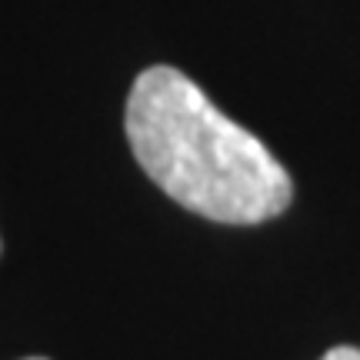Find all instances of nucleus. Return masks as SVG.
I'll return each instance as SVG.
<instances>
[{
	"label": "nucleus",
	"mask_w": 360,
	"mask_h": 360,
	"mask_svg": "<svg viewBox=\"0 0 360 360\" xmlns=\"http://www.w3.org/2000/svg\"><path fill=\"white\" fill-rule=\"evenodd\" d=\"M124 127L143 174L200 217L250 227L290 207L294 184L281 160L174 67L134 80Z\"/></svg>",
	"instance_id": "f257e3e1"
},
{
	"label": "nucleus",
	"mask_w": 360,
	"mask_h": 360,
	"mask_svg": "<svg viewBox=\"0 0 360 360\" xmlns=\"http://www.w3.org/2000/svg\"><path fill=\"white\" fill-rule=\"evenodd\" d=\"M321 360H360V350L357 347H334V350H327Z\"/></svg>",
	"instance_id": "f03ea898"
},
{
	"label": "nucleus",
	"mask_w": 360,
	"mask_h": 360,
	"mask_svg": "<svg viewBox=\"0 0 360 360\" xmlns=\"http://www.w3.org/2000/svg\"><path fill=\"white\" fill-rule=\"evenodd\" d=\"M24 360H47V357H24Z\"/></svg>",
	"instance_id": "7ed1b4c3"
}]
</instances>
